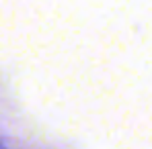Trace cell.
Returning <instances> with one entry per match:
<instances>
[{
  "label": "cell",
  "instance_id": "cell-1",
  "mask_svg": "<svg viewBox=\"0 0 152 149\" xmlns=\"http://www.w3.org/2000/svg\"><path fill=\"white\" fill-rule=\"evenodd\" d=\"M0 149H2V147H0Z\"/></svg>",
  "mask_w": 152,
  "mask_h": 149
}]
</instances>
